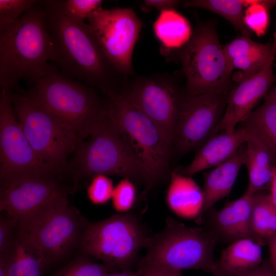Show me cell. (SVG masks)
<instances>
[{
    "label": "cell",
    "instance_id": "obj_16",
    "mask_svg": "<svg viewBox=\"0 0 276 276\" xmlns=\"http://www.w3.org/2000/svg\"><path fill=\"white\" fill-rule=\"evenodd\" d=\"M276 51L265 66L259 72L242 80L233 87L226 101L224 113L214 134L222 131H232L253 110L257 103L268 94L276 77L272 71Z\"/></svg>",
    "mask_w": 276,
    "mask_h": 276
},
{
    "label": "cell",
    "instance_id": "obj_20",
    "mask_svg": "<svg viewBox=\"0 0 276 276\" xmlns=\"http://www.w3.org/2000/svg\"><path fill=\"white\" fill-rule=\"evenodd\" d=\"M5 256L9 276H43L48 269L40 248L24 229L18 226L13 246Z\"/></svg>",
    "mask_w": 276,
    "mask_h": 276
},
{
    "label": "cell",
    "instance_id": "obj_33",
    "mask_svg": "<svg viewBox=\"0 0 276 276\" xmlns=\"http://www.w3.org/2000/svg\"><path fill=\"white\" fill-rule=\"evenodd\" d=\"M114 187L106 175L98 174L92 178L87 190L89 200L95 204H103L111 198Z\"/></svg>",
    "mask_w": 276,
    "mask_h": 276
},
{
    "label": "cell",
    "instance_id": "obj_39",
    "mask_svg": "<svg viewBox=\"0 0 276 276\" xmlns=\"http://www.w3.org/2000/svg\"><path fill=\"white\" fill-rule=\"evenodd\" d=\"M244 276H276L270 265L262 263Z\"/></svg>",
    "mask_w": 276,
    "mask_h": 276
},
{
    "label": "cell",
    "instance_id": "obj_23",
    "mask_svg": "<svg viewBox=\"0 0 276 276\" xmlns=\"http://www.w3.org/2000/svg\"><path fill=\"white\" fill-rule=\"evenodd\" d=\"M241 123L249 136L265 146L276 159V102L271 90L263 104Z\"/></svg>",
    "mask_w": 276,
    "mask_h": 276
},
{
    "label": "cell",
    "instance_id": "obj_24",
    "mask_svg": "<svg viewBox=\"0 0 276 276\" xmlns=\"http://www.w3.org/2000/svg\"><path fill=\"white\" fill-rule=\"evenodd\" d=\"M244 165L248 174V185L246 192L254 195L269 186L276 159L261 143L249 137L246 143Z\"/></svg>",
    "mask_w": 276,
    "mask_h": 276
},
{
    "label": "cell",
    "instance_id": "obj_7",
    "mask_svg": "<svg viewBox=\"0 0 276 276\" xmlns=\"http://www.w3.org/2000/svg\"><path fill=\"white\" fill-rule=\"evenodd\" d=\"M218 240L206 227H189L168 218L164 229L148 237L146 256L137 266L162 267L182 271L201 269L211 272Z\"/></svg>",
    "mask_w": 276,
    "mask_h": 276
},
{
    "label": "cell",
    "instance_id": "obj_31",
    "mask_svg": "<svg viewBox=\"0 0 276 276\" xmlns=\"http://www.w3.org/2000/svg\"><path fill=\"white\" fill-rule=\"evenodd\" d=\"M275 4V1H251L244 13L246 26L259 35L264 34L269 23V9Z\"/></svg>",
    "mask_w": 276,
    "mask_h": 276
},
{
    "label": "cell",
    "instance_id": "obj_17",
    "mask_svg": "<svg viewBox=\"0 0 276 276\" xmlns=\"http://www.w3.org/2000/svg\"><path fill=\"white\" fill-rule=\"evenodd\" d=\"M254 195L247 192L240 198L229 202L219 211L211 210L208 228L218 241L229 244L250 238L255 241L251 227Z\"/></svg>",
    "mask_w": 276,
    "mask_h": 276
},
{
    "label": "cell",
    "instance_id": "obj_29",
    "mask_svg": "<svg viewBox=\"0 0 276 276\" xmlns=\"http://www.w3.org/2000/svg\"><path fill=\"white\" fill-rule=\"evenodd\" d=\"M223 49L229 62L238 57L271 53L273 43H259L241 35L223 47Z\"/></svg>",
    "mask_w": 276,
    "mask_h": 276
},
{
    "label": "cell",
    "instance_id": "obj_40",
    "mask_svg": "<svg viewBox=\"0 0 276 276\" xmlns=\"http://www.w3.org/2000/svg\"><path fill=\"white\" fill-rule=\"evenodd\" d=\"M269 195L272 203L276 206V164L274 166L272 177L269 184Z\"/></svg>",
    "mask_w": 276,
    "mask_h": 276
},
{
    "label": "cell",
    "instance_id": "obj_13",
    "mask_svg": "<svg viewBox=\"0 0 276 276\" xmlns=\"http://www.w3.org/2000/svg\"><path fill=\"white\" fill-rule=\"evenodd\" d=\"M229 92L184 95L173 143L179 153L198 149L214 134L224 113Z\"/></svg>",
    "mask_w": 276,
    "mask_h": 276
},
{
    "label": "cell",
    "instance_id": "obj_38",
    "mask_svg": "<svg viewBox=\"0 0 276 276\" xmlns=\"http://www.w3.org/2000/svg\"><path fill=\"white\" fill-rule=\"evenodd\" d=\"M266 242L269 247L270 265L276 274V233L268 236Z\"/></svg>",
    "mask_w": 276,
    "mask_h": 276
},
{
    "label": "cell",
    "instance_id": "obj_2",
    "mask_svg": "<svg viewBox=\"0 0 276 276\" xmlns=\"http://www.w3.org/2000/svg\"><path fill=\"white\" fill-rule=\"evenodd\" d=\"M42 1L11 28L0 32L1 89L11 91L20 80L32 84L49 65L50 35Z\"/></svg>",
    "mask_w": 276,
    "mask_h": 276
},
{
    "label": "cell",
    "instance_id": "obj_43",
    "mask_svg": "<svg viewBox=\"0 0 276 276\" xmlns=\"http://www.w3.org/2000/svg\"><path fill=\"white\" fill-rule=\"evenodd\" d=\"M0 276H9L7 260L4 255H0Z\"/></svg>",
    "mask_w": 276,
    "mask_h": 276
},
{
    "label": "cell",
    "instance_id": "obj_15",
    "mask_svg": "<svg viewBox=\"0 0 276 276\" xmlns=\"http://www.w3.org/2000/svg\"><path fill=\"white\" fill-rule=\"evenodd\" d=\"M69 192L57 175L21 178L1 185L0 211L20 223Z\"/></svg>",
    "mask_w": 276,
    "mask_h": 276
},
{
    "label": "cell",
    "instance_id": "obj_11",
    "mask_svg": "<svg viewBox=\"0 0 276 276\" xmlns=\"http://www.w3.org/2000/svg\"><path fill=\"white\" fill-rule=\"evenodd\" d=\"M62 172L43 163L37 156L15 114L10 91L0 97L1 185L32 176H59Z\"/></svg>",
    "mask_w": 276,
    "mask_h": 276
},
{
    "label": "cell",
    "instance_id": "obj_35",
    "mask_svg": "<svg viewBox=\"0 0 276 276\" xmlns=\"http://www.w3.org/2000/svg\"><path fill=\"white\" fill-rule=\"evenodd\" d=\"M66 11L74 18L84 21L97 9L101 7V0L63 1Z\"/></svg>",
    "mask_w": 276,
    "mask_h": 276
},
{
    "label": "cell",
    "instance_id": "obj_44",
    "mask_svg": "<svg viewBox=\"0 0 276 276\" xmlns=\"http://www.w3.org/2000/svg\"><path fill=\"white\" fill-rule=\"evenodd\" d=\"M270 90L272 93L273 98L276 102V85Z\"/></svg>",
    "mask_w": 276,
    "mask_h": 276
},
{
    "label": "cell",
    "instance_id": "obj_4",
    "mask_svg": "<svg viewBox=\"0 0 276 276\" xmlns=\"http://www.w3.org/2000/svg\"><path fill=\"white\" fill-rule=\"evenodd\" d=\"M32 85L28 95L69 124L82 142L108 112L109 101L104 103L96 89L65 76L50 64Z\"/></svg>",
    "mask_w": 276,
    "mask_h": 276
},
{
    "label": "cell",
    "instance_id": "obj_37",
    "mask_svg": "<svg viewBox=\"0 0 276 276\" xmlns=\"http://www.w3.org/2000/svg\"><path fill=\"white\" fill-rule=\"evenodd\" d=\"M181 3L176 0H146L144 1L143 8L146 9L155 8L161 11L174 9Z\"/></svg>",
    "mask_w": 276,
    "mask_h": 276
},
{
    "label": "cell",
    "instance_id": "obj_6",
    "mask_svg": "<svg viewBox=\"0 0 276 276\" xmlns=\"http://www.w3.org/2000/svg\"><path fill=\"white\" fill-rule=\"evenodd\" d=\"M10 96L16 118L38 157L62 172L66 170L68 157L82 142L75 130L27 91L17 88Z\"/></svg>",
    "mask_w": 276,
    "mask_h": 276
},
{
    "label": "cell",
    "instance_id": "obj_28",
    "mask_svg": "<svg viewBox=\"0 0 276 276\" xmlns=\"http://www.w3.org/2000/svg\"><path fill=\"white\" fill-rule=\"evenodd\" d=\"M114 271L104 264L93 262L82 256L68 262L53 276H103Z\"/></svg>",
    "mask_w": 276,
    "mask_h": 276
},
{
    "label": "cell",
    "instance_id": "obj_5",
    "mask_svg": "<svg viewBox=\"0 0 276 276\" xmlns=\"http://www.w3.org/2000/svg\"><path fill=\"white\" fill-rule=\"evenodd\" d=\"M88 136L78 145L66 168L72 174L74 190L80 180L98 174L119 176L145 186L144 173L111 121L109 110Z\"/></svg>",
    "mask_w": 276,
    "mask_h": 276
},
{
    "label": "cell",
    "instance_id": "obj_25",
    "mask_svg": "<svg viewBox=\"0 0 276 276\" xmlns=\"http://www.w3.org/2000/svg\"><path fill=\"white\" fill-rule=\"evenodd\" d=\"M153 27L163 46L169 50L183 46L192 35L189 22L175 10L161 11Z\"/></svg>",
    "mask_w": 276,
    "mask_h": 276
},
{
    "label": "cell",
    "instance_id": "obj_42",
    "mask_svg": "<svg viewBox=\"0 0 276 276\" xmlns=\"http://www.w3.org/2000/svg\"><path fill=\"white\" fill-rule=\"evenodd\" d=\"M275 233H276V206L274 205L271 210V214L269 217V220L268 226L267 237Z\"/></svg>",
    "mask_w": 276,
    "mask_h": 276
},
{
    "label": "cell",
    "instance_id": "obj_14",
    "mask_svg": "<svg viewBox=\"0 0 276 276\" xmlns=\"http://www.w3.org/2000/svg\"><path fill=\"white\" fill-rule=\"evenodd\" d=\"M123 89L133 103L158 126L173 144L184 95L172 80L161 76L140 77Z\"/></svg>",
    "mask_w": 276,
    "mask_h": 276
},
{
    "label": "cell",
    "instance_id": "obj_32",
    "mask_svg": "<svg viewBox=\"0 0 276 276\" xmlns=\"http://www.w3.org/2000/svg\"><path fill=\"white\" fill-rule=\"evenodd\" d=\"M136 191L132 181L123 178L114 187L111 197L114 209L119 212H128L133 205Z\"/></svg>",
    "mask_w": 276,
    "mask_h": 276
},
{
    "label": "cell",
    "instance_id": "obj_27",
    "mask_svg": "<svg viewBox=\"0 0 276 276\" xmlns=\"http://www.w3.org/2000/svg\"><path fill=\"white\" fill-rule=\"evenodd\" d=\"M273 205L269 194L261 191L254 195L251 227L255 241L261 245L267 238L269 217Z\"/></svg>",
    "mask_w": 276,
    "mask_h": 276
},
{
    "label": "cell",
    "instance_id": "obj_36",
    "mask_svg": "<svg viewBox=\"0 0 276 276\" xmlns=\"http://www.w3.org/2000/svg\"><path fill=\"white\" fill-rule=\"evenodd\" d=\"M143 272V276H182L180 270L173 269L147 266H137Z\"/></svg>",
    "mask_w": 276,
    "mask_h": 276
},
{
    "label": "cell",
    "instance_id": "obj_12",
    "mask_svg": "<svg viewBox=\"0 0 276 276\" xmlns=\"http://www.w3.org/2000/svg\"><path fill=\"white\" fill-rule=\"evenodd\" d=\"M87 20L100 47L116 70L121 75L132 74V53L142 27L133 9H105L101 6Z\"/></svg>",
    "mask_w": 276,
    "mask_h": 276
},
{
    "label": "cell",
    "instance_id": "obj_22",
    "mask_svg": "<svg viewBox=\"0 0 276 276\" xmlns=\"http://www.w3.org/2000/svg\"><path fill=\"white\" fill-rule=\"evenodd\" d=\"M166 200L171 210L180 217L191 219L202 215L203 191L191 177L176 170L170 174Z\"/></svg>",
    "mask_w": 276,
    "mask_h": 276
},
{
    "label": "cell",
    "instance_id": "obj_21",
    "mask_svg": "<svg viewBox=\"0 0 276 276\" xmlns=\"http://www.w3.org/2000/svg\"><path fill=\"white\" fill-rule=\"evenodd\" d=\"M246 150V146L244 144L229 159L204 173L202 214L231 192L239 170L244 165Z\"/></svg>",
    "mask_w": 276,
    "mask_h": 276
},
{
    "label": "cell",
    "instance_id": "obj_41",
    "mask_svg": "<svg viewBox=\"0 0 276 276\" xmlns=\"http://www.w3.org/2000/svg\"><path fill=\"white\" fill-rule=\"evenodd\" d=\"M144 273L142 270L137 269L136 271L132 269H127L120 272H112L108 273L103 276H143Z\"/></svg>",
    "mask_w": 276,
    "mask_h": 276
},
{
    "label": "cell",
    "instance_id": "obj_8",
    "mask_svg": "<svg viewBox=\"0 0 276 276\" xmlns=\"http://www.w3.org/2000/svg\"><path fill=\"white\" fill-rule=\"evenodd\" d=\"M179 59L186 78V94L229 92L233 71L219 41L215 23H198Z\"/></svg>",
    "mask_w": 276,
    "mask_h": 276
},
{
    "label": "cell",
    "instance_id": "obj_26",
    "mask_svg": "<svg viewBox=\"0 0 276 276\" xmlns=\"http://www.w3.org/2000/svg\"><path fill=\"white\" fill-rule=\"evenodd\" d=\"M246 1L191 0L184 3L185 7L206 9L222 16L230 22L241 36L250 38V30L244 22V7Z\"/></svg>",
    "mask_w": 276,
    "mask_h": 276
},
{
    "label": "cell",
    "instance_id": "obj_3",
    "mask_svg": "<svg viewBox=\"0 0 276 276\" xmlns=\"http://www.w3.org/2000/svg\"><path fill=\"white\" fill-rule=\"evenodd\" d=\"M107 97L109 117L144 173L146 194L167 176L173 144L123 88Z\"/></svg>",
    "mask_w": 276,
    "mask_h": 276
},
{
    "label": "cell",
    "instance_id": "obj_34",
    "mask_svg": "<svg viewBox=\"0 0 276 276\" xmlns=\"http://www.w3.org/2000/svg\"><path fill=\"white\" fill-rule=\"evenodd\" d=\"M0 217V255H6L11 250L18 224L17 220L5 212Z\"/></svg>",
    "mask_w": 276,
    "mask_h": 276
},
{
    "label": "cell",
    "instance_id": "obj_9",
    "mask_svg": "<svg viewBox=\"0 0 276 276\" xmlns=\"http://www.w3.org/2000/svg\"><path fill=\"white\" fill-rule=\"evenodd\" d=\"M148 237L137 216L118 214L89 222L79 248L82 256L101 260L116 271L131 269Z\"/></svg>",
    "mask_w": 276,
    "mask_h": 276
},
{
    "label": "cell",
    "instance_id": "obj_18",
    "mask_svg": "<svg viewBox=\"0 0 276 276\" xmlns=\"http://www.w3.org/2000/svg\"><path fill=\"white\" fill-rule=\"evenodd\" d=\"M249 137L247 132L242 127L213 134L197 149L194 159L189 165L176 170L189 176L216 167L233 156L239 147L246 143Z\"/></svg>",
    "mask_w": 276,
    "mask_h": 276
},
{
    "label": "cell",
    "instance_id": "obj_10",
    "mask_svg": "<svg viewBox=\"0 0 276 276\" xmlns=\"http://www.w3.org/2000/svg\"><path fill=\"white\" fill-rule=\"evenodd\" d=\"M62 196L38 212L18 223L35 241L47 262L48 269L66 259L79 248L89 222L69 205Z\"/></svg>",
    "mask_w": 276,
    "mask_h": 276
},
{
    "label": "cell",
    "instance_id": "obj_1",
    "mask_svg": "<svg viewBox=\"0 0 276 276\" xmlns=\"http://www.w3.org/2000/svg\"><path fill=\"white\" fill-rule=\"evenodd\" d=\"M50 35L49 60L65 76L107 96L118 88L121 75L100 47L88 24L71 16L63 1H42Z\"/></svg>",
    "mask_w": 276,
    "mask_h": 276
},
{
    "label": "cell",
    "instance_id": "obj_30",
    "mask_svg": "<svg viewBox=\"0 0 276 276\" xmlns=\"http://www.w3.org/2000/svg\"><path fill=\"white\" fill-rule=\"evenodd\" d=\"M38 1L0 0V32L13 27Z\"/></svg>",
    "mask_w": 276,
    "mask_h": 276
},
{
    "label": "cell",
    "instance_id": "obj_19",
    "mask_svg": "<svg viewBox=\"0 0 276 276\" xmlns=\"http://www.w3.org/2000/svg\"><path fill=\"white\" fill-rule=\"evenodd\" d=\"M261 245L250 238L229 244L215 260L213 276H244L262 263Z\"/></svg>",
    "mask_w": 276,
    "mask_h": 276
}]
</instances>
